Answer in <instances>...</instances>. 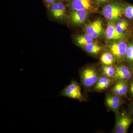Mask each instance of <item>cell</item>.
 <instances>
[{
	"label": "cell",
	"mask_w": 133,
	"mask_h": 133,
	"mask_svg": "<svg viewBox=\"0 0 133 133\" xmlns=\"http://www.w3.org/2000/svg\"><path fill=\"white\" fill-rule=\"evenodd\" d=\"M72 9L75 10H89L92 7L91 0H72L71 3Z\"/></svg>",
	"instance_id": "cell-12"
},
{
	"label": "cell",
	"mask_w": 133,
	"mask_h": 133,
	"mask_svg": "<svg viewBox=\"0 0 133 133\" xmlns=\"http://www.w3.org/2000/svg\"><path fill=\"white\" fill-rule=\"evenodd\" d=\"M105 101L109 109L116 114L118 113L119 108L124 103V101L121 97L113 94H107Z\"/></svg>",
	"instance_id": "cell-7"
},
{
	"label": "cell",
	"mask_w": 133,
	"mask_h": 133,
	"mask_svg": "<svg viewBox=\"0 0 133 133\" xmlns=\"http://www.w3.org/2000/svg\"><path fill=\"white\" fill-rule=\"evenodd\" d=\"M116 71L114 78L116 80H129L132 78V72L131 69L124 65L116 67Z\"/></svg>",
	"instance_id": "cell-8"
},
{
	"label": "cell",
	"mask_w": 133,
	"mask_h": 133,
	"mask_svg": "<svg viewBox=\"0 0 133 133\" xmlns=\"http://www.w3.org/2000/svg\"><path fill=\"white\" fill-rule=\"evenodd\" d=\"M106 37L108 40H118L123 39L127 36L126 34L119 33L115 28L114 23L108 21L105 32Z\"/></svg>",
	"instance_id": "cell-9"
},
{
	"label": "cell",
	"mask_w": 133,
	"mask_h": 133,
	"mask_svg": "<svg viewBox=\"0 0 133 133\" xmlns=\"http://www.w3.org/2000/svg\"><path fill=\"white\" fill-rule=\"evenodd\" d=\"M128 45L124 41L113 43L109 44V49L116 60L121 62L125 59Z\"/></svg>",
	"instance_id": "cell-5"
},
{
	"label": "cell",
	"mask_w": 133,
	"mask_h": 133,
	"mask_svg": "<svg viewBox=\"0 0 133 133\" xmlns=\"http://www.w3.org/2000/svg\"><path fill=\"white\" fill-rule=\"evenodd\" d=\"M85 31L94 38L99 37L104 32L102 21L98 19L87 24L85 27Z\"/></svg>",
	"instance_id": "cell-6"
},
{
	"label": "cell",
	"mask_w": 133,
	"mask_h": 133,
	"mask_svg": "<svg viewBox=\"0 0 133 133\" xmlns=\"http://www.w3.org/2000/svg\"><path fill=\"white\" fill-rule=\"evenodd\" d=\"M50 10L52 15L55 18L60 19L58 2H54L50 6Z\"/></svg>",
	"instance_id": "cell-20"
},
{
	"label": "cell",
	"mask_w": 133,
	"mask_h": 133,
	"mask_svg": "<svg viewBox=\"0 0 133 133\" xmlns=\"http://www.w3.org/2000/svg\"><path fill=\"white\" fill-rule=\"evenodd\" d=\"M59 95L78 100L80 102L85 101V98L81 92V88L77 81H72L69 85L62 90Z\"/></svg>",
	"instance_id": "cell-4"
},
{
	"label": "cell",
	"mask_w": 133,
	"mask_h": 133,
	"mask_svg": "<svg viewBox=\"0 0 133 133\" xmlns=\"http://www.w3.org/2000/svg\"><path fill=\"white\" fill-rule=\"evenodd\" d=\"M132 63V69L133 71V63Z\"/></svg>",
	"instance_id": "cell-27"
},
{
	"label": "cell",
	"mask_w": 133,
	"mask_h": 133,
	"mask_svg": "<svg viewBox=\"0 0 133 133\" xmlns=\"http://www.w3.org/2000/svg\"><path fill=\"white\" fill-rule=\"evenodd\" d=\"M88 10H72L70 15V19L73 24L79 25L85 21L88 15Z\"/></svg>",
	"instance_id": "cell-11"
},
{
	"label": "cell",
	"mask_w": 133,
	"mask_h": 133,
	"mask_svg": "<svg viewBox=\"0 0 133 133\" xmlns=\"http://www.w3.org/2000/svg\"><path fill=\"white\" fill-rule=\"evenodd\" d=\"M76 41L78 45L83 47L94 42V38L87 33L78 36L76 37Z\"/></svg>",
	"instance_id": "cell-14"
},
{
	"label": "cell",
	"mask_w": 133,
	"mask_h": 133,
	"mask_svg": "<svg viewBox=\"0 0 133 133\" xmlns=\"http://www.w3.org/2000/svg\"><path fill=\"white\" fill-rule=\"evenodd\" d=\"M102 72L103 76L107 77H114L116 71V68L111 65H103L102 66Z\"/></svg>",
	"instance_id": "cell-18"
},
{
	"label": "cell",
	"mask_w": 133,
	"mask_h": 133,
	"mask_svg": "<svg viewBox=\"0 0 133 133\" xmlns=\"http://www.w3.org/2000/svg\"><path fill=\"white\" fill-rule=\"evenodd\" d=\"M112 82V80L111 78L104 76H101L95 84L94 90L98 92L104 90L111 85Z\"/></svg>",
	"instance_id": "cell-13"
},
{
	"label": "cell",
	"mask_w": 133,
	"mask_h": 133,
	"mask_svg": "<svg viewBox=\"0 0 133 133\" xmlns=\"http://www.w3.org/2000/svg\"><path fill=\"white\" fill-rule=\"evenodd\" d=\"M60 18H63L65 15L66 14V8L63 3L59 2L58 3Z\"/></svg>",
	"instance_id": "cell-22"
},
{
	"label": "cell",
	"mask_w": 133,
	"mask_h": 133,
	"mask_svg": "<svg viewBox=\"0 0 133 133\" xmlns=\"http://www.w3.org/2000/svg\"><path fill=\"white\" fill-rule=\"evenodd\" d=\"M114 56L109 52H105L101 55L100 61L105 65H112L114 63L115 59Z\"/></svg>",
	"instance_id": "cell-16"
},
{
	"label": "cell",
	"mask_w": 133,
	"mask_h": 133,
	"mask_svg": "<svg viewBox=\"0 0 133 133\" xmlns=\"http://www.w3.org/2000/svg\"><path fill=\"white\" fill-rule=\"evenodd\" d=\"M81 83L85 88H89L96 84L99 78L96 69L88 67L83 69L80 73Z\"/></svg>",
	"instance_id": "cell-3"
},
{
	"label": "cell",
	"mask_w": 133,
	"mask_h": 133,
	"mask_svg": "<svg viewBox=\"0 0 133 133\" xmlns=\"http://www.w3.org/2000/svg\"><path fill=\"white\" fill-rule=\"evenodd\" d=\"M124 15L127 18L133 20V5H128L124 8Z\"/></svg>",
	"instance_id": "cell-21"
},
{
	"label": "cell",
	"mask_w": 133,
	"mask_h": 133,
	"mask_svg": "<svg viewBox=\"0 0 133 133\" xmlns=\"http://www.w3.org/2000/svg\"><path fill=\"white\" fill-rule=\"evenodd\" d=\"M124 6L120 3L113 2L104 6L102 10V14L109 22L114 23L119 20L124 13Z\"/></svg>",
	"instance_id": "cell-1"
},
{
	"label": "cell",
	"mask_w": 133,
	"mask_h": 133,
	"mask_svg": "<svg viewBox=\"0 0 133 133\" xmlns=\"http://www.w3.org/2000/svg\"><path fill=\"white\" fill-rule=\"evenodd\" d=\"M46 2L50 6L51 4L55 2V0H45Z\"/></svg>",
	"instance_id": "cell-24"
},
{
	"label": "cell",
	"mask_w": 133,
	"mask_h": 133,
	"mask_svg": "<svg viewBox=\"0 0 133 133\" xmlns=\"http://www.w3.org/2000/svg\"><path fill=\"white\" fill-rule=\"evenodd\" d=\"M125 59L130 63L133 62V43L131 42L128 44Z\"/></svg>",
	"instance_id": "cell-19"
},
{
	"label": "cell",
	"mask_w": 133,
	"mask_h": 133,
	"mask_svg": "<svg viewBox=\"0 0 133 133\" xmlns=\"http://www.w3.org/2000/svg\"><path fill=\"white\" fill-rule=\"evenodd\" d=\"M129 88L128 80H119L112 88L111 92L113 94L117 96L126 97Z\"/></svg>",
	"instance_id": "cell-10"
},
{
	"label": "cell",
	"mask_w": 133,
	"mask_h": 133,
	"mask_svg": "<svg viewBox=\"0 0 133 133\" xmlns=\"http://www.w3.org/2000/svg\"><path fill=\"white\" fill-rule=\"evenodd\" d=\"M129 90L130 94L133 98V79L131 80L130 83H129Z\"/></svg>",
	"instance_id": "cell-23"
},
{
	"label": "cell",
	"mask_w": 133,
	"mask_h": 133,
	"mask_svg": "<svg viewBox=\"0 0 133 133\" xmlns=\"http://www.w3.org/2000/svg\"><path fill=\"white\" fill-rule=\"evenodd\" d=\"M95 1H96L97 2L102 3L107 2L108 1H109V0H95Z\"/></svg>",
	"instance_id": "cell-25"
},
{
	"label": "cell",
	"mask_w": 133,
	"mask_h": 133,
	"mask_svg": "<svg viewBox=\"0 0 133 133\" xmlns=\"http://www.w3.org/2000/svg\"><path fill=\"white\" fill-rule=\"evenodd\" d=\"M83 47L87 52L94 55H97L102 49V47L101 45L94 42L85 45Z\"/></svg>",
	"instance_id": "cell-15"
},
{
	"label": "cell",
	"mask_w": 133,
	"mask_h": 133,
	"mask_svg": "<svg viewBox=\"0 0 133 133\" xmlns=\"http://www.w3.org/2000/svg\"><path fill=\"white\" fill-rule=\"evenodd\" d=\"M115 28L119 33L126 34L129 28V23L127 20L122 19L115 24Z\"/></svg>",
	"instance_id": "cell-17"
},
{
	"label": "cell",
	"mask_w": 133,
	"mask_h": 133,
	"mask_svg": "<svg viewBox=\"0 0 133 133\" xmlns=\"http://www.w3.org/2000/svg\"><path fill=\"white\" fill-rule=\"evenodd\" d=\"M131 112L133 115V104L131 106Z\"/></svg>",
	"instance_id": "cell-26"
},
{
	"label": "cell",
	"mask_w": 133,
	"mask_h": 133,
	"mask_svg": "<svg viewBox=\"0 0 133 133\" xmlns=\"http://www.w3.org/2000/svg\"><path fill=\"white\" fill-rule=\"evenodd\" d=\"M116 124L114 132L127 133L129 128L133 122V115L131 112H122L116 114Z\"/></svg>",
	"instance_id": "cell-2"
}]
</instances>
